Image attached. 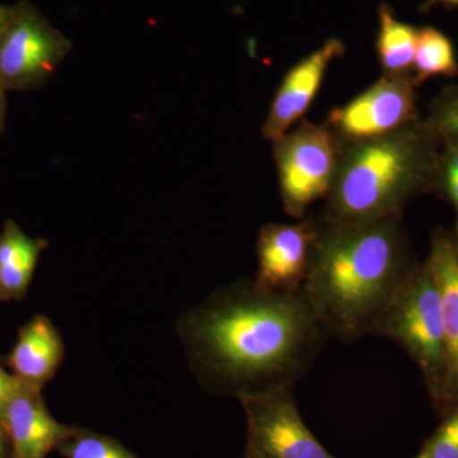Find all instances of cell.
I'll return each instance as SVG.
<instances>
[{"instance_id": "obj_24", "label": "cell", "mask_w": 458, "mask_h": 458, "mask_svg": "<svg viewBox=\"0 0 458 458\" xmlns=\"http://www.w3.org/2000/svg\"><path fill=\"white\" fill-rule=\"evenodd\" d=\"M7 434L0 428V458L7 457Z\"/></svg>"}, {"instance_id": "obj_8", "label": "cell", "mask_w": 458, "mask_h": 458, "mask_svg": "<svg viewBox=\"0 0 458 458\" xmlns=\"http://www.w3.org/2000/svg\"><path fill=\"white\" fill-rule=\"evenodd\" d=\"M71 50L69 38L38 14L13 13L0 33V84L30 86L47 80Z\"/></svg>"}, {"instance_id": "obj_12", "label": "cell", "mask_w": 458, "mask_h": 458, "mask_svg": "<svg viewBox=\"0 0 458 458\" xmlns=\"http://www.w3.org/2000/svg\"><path fill=\"white\" fill-rule=\"evenodd\" d=\"M441 297L445 342V385L441 411L458 400V243L454 232H437L427 259Z\"/></svg>"}, {"instance_id": "obj_9", "label": "cell", "mask_w": 458, "mask_h": 458, "mask_svg": "<svg viewBox=\"0 0 458 458\" xmlns=\"http://www.w3.org/2000/svg\"><path fill=\"white\" fill-rule=\"evenodd\" d=\"M316 237L318 223L312 218H304L297 225H264L256 245L259 267L255 284L267 291H302Z\"/></svg>"}, {"instance_id": "obj_23", "label": "cell", "mask_w": 458, "mask_h": 458, "mask_svg": "<svg viewBox=\"0 0 458 458\" xmlns=\"http://www.w3.org/2000/svg\"><path fill=\"white\" fill-rule=\"evenodd\" d=\"M12 14H13V12L0 5V33L7 27L9 21H11Z\"/></svg>"}, {"instance_id": "obj_25", "label": "cell", "mask_w": 458, "mask_h": 458, "mask_svg": "<svg viewBox=\"0 0 458 458\" xmlns=\"http://www.w3.org/2000/svg\"><path fill=\"white\" fill-rule=\"evenodd\" d=\"M415 458H429V450H428L427 443L424 445V447L421 448L420 454Z\"/></svg>"}, {"instance_id": "obj_13", "label": "cell", "mask_w": 458, "mask_h": 458, "mask_svg": "<svg viewBox=\"0 0 458 458\" xmlns=\"http://www.w3.org/2000/svg\"><path fill=\"white\" fill-rule=\"evenodd\" d=\"M64 358V344L47 316L38 315L21 328L9 355L13 375L30 387L40 390L55 375Z\"/></svg>"}, {"instance_id": "obj_14", "label": "cell", "mask_w": 458, "mask_h": 458, "mask_svg": "<svg viewBox=\"0 0 458 458\" xmlns=\"http://www.w3.org/2000/svg\"><path fill=\"white\" fill-rule=\"evenodd\" d=\"M42 243L23 233L13 223L0 237V294L18 298L25 294L40 256Z\"/></svg>"}, {"instance_id": "obj_4", "label": "cell", "mask_w": 458, "mask_h": 458, "mask_svg": "<svg viewBox=\"0 0 458 458\" xmlns=\"http://www.w3.org/2000/svg\"><path fill=\"white\" fill-rule=\"evenodd\" d=\"M376 334L405 349L423 373L430 396L441 409L445 385V342L441 297L427 260L419 264L386 310Z\"/></svg>"}, {"instance_id": "obj_28", "label": "cell", "mask_w": 458, "mask_h": 458, "mask_svg": "<svg viewBox=\"0 0 458 458\" xmlns=\"http://www.w3.org/2000/svg\"><path fill=\"white\" fill-rule=\"evenodd\" d=\"M2 114H3L2 98H0V122H2Z\"/></svg>"}, {"instance_id": "obj_7", "label": "cell", "mask_w": 458, "mask_h": 458, "mask_svg": "<svg viewBox=\"0 0 458 458\" xmlns=\"http://www.w3.org/2000/svg\"><path fill=\"white\" fill-rule=\"evenodd\" d=\"M247 424V450L259 458H335L307 428L292 388L241 397Z\"/></svg>"}, {"instance_id": "obj_26", "label": "cell", "mask_w": 458, "mask_h": 458, "mask_svg": "<svg viewBox=\"0 0 458 458\" xmlns=\"http://www.w3.org/2000/svg\"><path fill=\"white\" fill-rule=\"evenodd\" d=\"M241 458H259V457L256 456L254 452L247 450V448H246L245 454H243V456Z\"/></svg>"}, {"instance_id": "obj_22", "label": "cell", "mask_w": 458, "mask_h": 458, "mask_svg": "<svg viewBox=\"0 0 458 458\" xmlns=\"http://www.w3.org/2000/svg\"><path fill=\"white\" fill-rule=\"evenodd\" d=\"M436 5H445L447 8H458V0H426L421 11L427 12Z\"/></svg>"}, {"instance_id": "obj_18", "label": "cell", "mask_w": 458, "mask_h": 458, "mask_svg": "<svg viewBox=\"0 0 458 458\" xmlns=\"http://www.w3.org/2000/svg\"><path fill=\"white\" fill-rule=\"evenodd\" d=\"M424 122L441 141H458V86L445 87L432 99Z\"/></svg>"}, {"instance_id": "obj_11", "label": "cell", "mask_w": 458, "mask_h": 458, "mask_svg": "<svg viewBox=\"0 0 458 458\" xmlns=\"http://www.w3.org/2000/svg\"><path fill=\"white\" fill-rule=\"evenodd\" d=\"M3 429L13 458H47L73 436L77 427L57 421L45 406L40 390L26 386L9 403Z\"/></svg>"}, {"instance_id": "obj_10", "label": "cell", "mask_w": 458, "mask_h": 458, "mask_svg": "<svg viewBox=\"0 0 458 458\" xmlns=\"http://www.w3.org/2000/svg\"><path fill=\"white\" fill-rule=\"evenodd\" d=\"M344 53V42L331 38L286 72L262 126L265 140L274 143L292 131L295 123L302 122L304 114L321 89L328 68Z\"/></svg>"}, {"instance_id": "obj_20", "label": "cell", "mask_w": 458, "mask_h": 458, "mask_svg": "<svg viewBox=\"0 0 458 458\" xmlns=\"http://www.w3.org/2000/svg\"><path fill=\"white\" fill-rule=\"evenodd\" d=\"M26 386L29 385L21 381L18 377L8 373L0 364V428L2 429L4 427L5 412H7L9 403Z\"/></svg>"}, {"instance_id": "obj_16", "label": "cell", "mask_w": 458, "mask_h": 458, "mask_svg": "<svg viewBox=\"0 0 458 458\" xmlns=\"http://www.w3.org/2000/svg\"><path fill=\"white\" fill-rule=\"evenodd\" d=\"M458 62L454 42L432 26L418 29L411 77L420 86L433 77H456Z\"/></svg>"}, {"instance_id": "obj_21", "label": "cell", "mask_w": 458, "mask_h": 458, "mask_svg": "<svg viewBox=\"0 0 458 458\" xmlns=\"http://www.w3.org/2000/svg\"><path fill=\"white\" fill-rule=\"evenodd\" d=\"M438 170L458 177V141L443 140Z\"/></svg>"}, {"instance_id": "obj_1", "label": "cell", "mask_w": 458, "mask_h": 458, "mask_svg": "<svg viewBox=\"0 0 458 458\" xmlns=\"http://www.w3.org/2000/svg\"><path fill=\"white\" fill-rule=\"evenodd\" d=\"M179 335L201 385L238 400L293 390L328 339L302 291H267L255 282L229 285L190 310Z\"/></svg>"}, {"instance_id": "obj_2", "label": "cell", "mask_w": 458, "mask_h": 458, "mask_svg": "<svg viewBox=\"0 0 458 458\" xmlns=\"http://www.w3.org/2000/svg\"><path fill=\"white\" fill-rule=\"evenodd\" d=\"M315 221L304 298L328 337L352 343L376 334L391 301L419 267L401 216L354 225Z\"/></svg>"}, {"instance_id": "obj_6", "label": "cell", "mask_w": 458, "mask_h": 458, "mask_svg": "<svg viewBox=\"0 0 458 458\" xmlns=\"http://www.w3.org/2000/svg\"><path fill=\"white\" fill-rule=\"evenodd\" d=\"M420 120L411 74L382 75L348 104L334 108L327 125L342 144L384 137Z\"/></svg>"}, {"instance_id": "obj_15", "label": "cell", "mask_w": 458, "mask_h": 458, "mask_svg": "<svg viewBox=\"0 0 458 458\" xmlns=\"http://www.w3.org/2000/svg\"><path fill=\"white\" fill-rule=\"evenodd\" d=\"M417 36V27L400 21L387 3L379 4L376 50L382 75L411 74Z\"/></svg>"}, {"instance_id": "obj_5", "label": "cell", "mask_w": 458, "mask_h": 458, "mask_svg": "<svg viewBox=\"0 0 458 458\" xmlns=\"http://www.w3.org/2000/svg\"><path fill=\"white\" fill-rule=\"evenodd\" d=\"M273 144L285 212L303 218L316 201L330 194L342 143L327 123L302 120Z\"/></svg>"}, {"instance_id": "obj_19", "label": "cell", "mask_w": 458, "mask_h": 458, "mask_svg": "<svg viewBox=\"0 0 458 458\" xmlns=\"http://www.w3.org/2000/svg\"><path fill=\"white\" fill-rule=\"evenodd\" d=\"M443 415L441 426L427 442L429 458H458V400Z\"/></svg>"}, {"instance_id": "obj_17", "label": "cell", "mask_w": 458, "mask_h": 458, "mask_svg": "<svg viewBox=\"0 0 458 458\" xmlns=\"http://www.w3.org/2000/svg\"><path fill=\"white\" fill-rule=\"evenodd\" d=\"M65 458H140L111 437L77 428L59 448Z\"/></svg>"}, {"instance_id": "obj_3", "label": "cell", "mask_w": 458, "mask_h": 458, "mask_svg": "<svg viewBox=\"0 0 458 458\" xmlns=\"http://www.w3.org/2000/svg\"><path fill=\"white\" fill-rule=\"evenodd\" d=\"M442 141L424 120L373 140L342 144L339 165L318 222L354 225L401 216L436 192Z\"/></svg>"}, {"instance_id": "obj_27", "label": "cell", "mask_w": 458, "mask_h": 458, "mask_svg": "<svg viewBox=\"0 0 458 458\" xmlns=\"http://www.w3.org/2000/svg\"><path fill=\"white\" fill-rule=\"evenodd\" d=\"M454 237H456V241H457V243H458V223H457V225H456V229H454Z\"/></svg>"}]
</instances>
